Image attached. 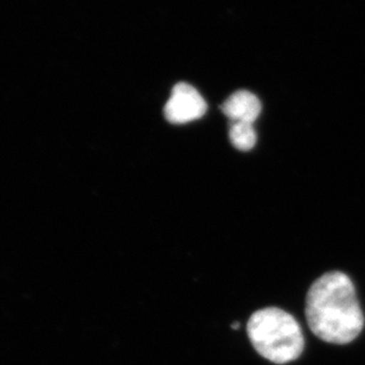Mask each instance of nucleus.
<instances>
[{"label": "nucleus", "instance_id": "2", "mask_svg": "<svg viewBox=\"0 0 365 365\" xmlns=\"http://www.w3.org/2000/svg\"><path fill=\"white\" fill-rule=\"evenodd\" d=\"M247 331L254 349L275 364L293 362L304 350L302 327L284 309L267 307L257 311L248 320Z\"/></svg>", "mask_w": 365, "mask_h": 365}, {"label": "nucleus", "instance_id": "3", "mask_svg": "<svg viewBox=\"0 0 365 365\" xmlns=\"http://www.w3.org/2000/svg\"><path fill=\"white\" fill-rule=\"evenodd\" d=\"M207 109V102L198 91L180 82L173 87L169 101L164 107V115L170 123L182 125L200 119Z\"/></svg>", "mask_w": 365, "mask_h": 365}, {"label": "nucleus", "instance_id": "6", "mask_svg": "<svg viewBox=\"0 0 365 365\" xmlns=\"http://www.w3.org/2000/svg\"><path fill=\"white\" fill-rule=\"evenodd\" d=\"M239 327H240L239 323H234L232 325V329H234V330H237V329H239Z\"/></svg>", "mask_w": 365, "mask_h": 365}, {"label": "nucleus", "instance_id": "5", "mask_svg": "<svg viewBox=\"0 0 365 365\" xmlns=\"http://www.w3.org/2000/svg\"><path fill=\"white\" fill-rule=\"evenodd\" d=\"M229 139L232 146L240 151H250L255 146L257 140V132L254 130L253 123H230Z\"/></svg>", "mask_w": 365, "mask_h": 365}, {"label": "nucleus", "instance_id": "4", "mask_svg": "<svg viewBox=\"0 0 365 365\" xmlns=\"http://www.w3.org/2000/svg\"><path fill=\"white\" fill-rule=\"evenodd\" d=\"M221 110L232 123H254L260 116L261 102L253 93L239 91L223 102Z\"/></svg>", "mask_w": 365, "mask_h": 365}, {"label": "nucleus", "instance_id": "1", "mask_svg": "<svg viewBox=\"0 0 365 365\" xmlns=\"http://www.w3.org/2000/svg\"><path fill=\"white\" fill-rule=\"evenodd\" d=\"M305 313L313 334L331 344L351 343L364 327L355 286L343 272H329L313 282L306 297Z\"/></svg>", "mask_w": 365, "mask_h": 365}]
</instances>
